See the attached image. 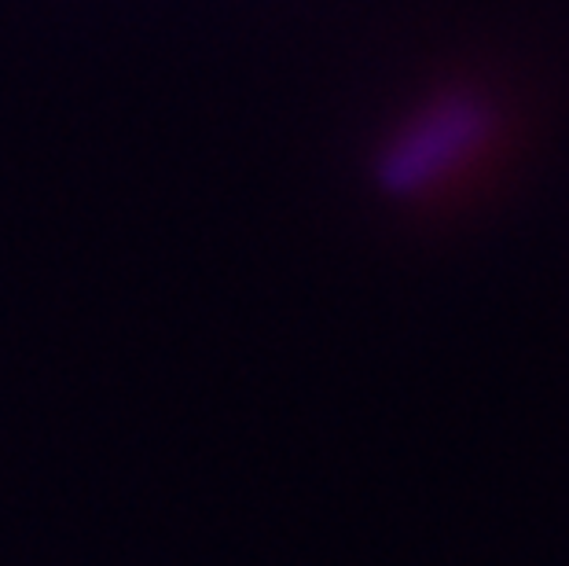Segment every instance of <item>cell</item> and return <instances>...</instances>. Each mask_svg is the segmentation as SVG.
Listing matches in <instances>:
<instances>
[{
	"label": "cell",
	"instance_id": "6da1fadb",
	"mask_svg": "<svg viewBox=\"0 0 569 566\" xmlns=\"http://www.w3.org/2000/svg\"><path fill=\"white\" fill-rule=\"evenodd\" d=\"M481 137H486V115L467 103H448L397 143L386 162V180L401 191L433 185L456 166H463Z\"/></svg>",
	"mask_w": 569,
	"mask_h": 566
}]
</instances>
